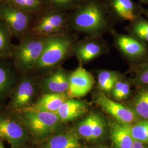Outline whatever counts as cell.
Returning <instances> with one entry per match:
<instances>
[{"mask_svg": "<svg viewBox=\"0 0 148 148\" xmlns=\"http://www.w3.org/2000/svg\"><path fill=\"white\" fill-rule=\"evenodd\" d=\"M69 16L70 32L86 36H103L115 29L101 0H83Z\"/></svg>", "mask_w": 148, "mask_h": 148, "instance_id": "1", "label": "cell"}, {"mask_svg": "<svg viewBox=\"0 0 148 148\" xmlns=\"http://www.w3.org/2000/svg\"><path fill=\"white\" fill-rule=\"evenodd\" d=\"M79 40L77 35L71 32L49 36L41 57L31 75H46L62 66L73 56L74 45Z\"/></svg>", "mask_w": 148, "mask_h": 148, "instance_id": "2", "label": "cell"}, {"mask_svg": "<svg viewBox=\"0 0 148 148\" xmlns=\"http://www.w3.org/2000/svg\"><path fill=\"white\" fill-rule=\"evenodd\" d=\"M48 38L28 33L18 44L13 46L10 59L19 73L32 72L42 53Z\"/></svg>", "mask_w": 148, "mask_h": 148, "instance_id": "3", "label": "cell"}, {"mask_svg": "<svg viewBox=\"0 0 148 148\" xmlns=\"http://www.w3.org/2000/svg\"><path fill=\"white\" fill-rule=\"evenodd\" d=\"M114 46L129 69H133L148 61V46L128 34H122L115 29L110 33Z\"/></svg>", "mask_w": 148, "mask_h": 148, "instance_id": "4", "label": "cell"}, {"mask_svg": "<svg viewBox=\"0 0 148 148\" xmlns=\"http://www.w3.org/2000/svg\"><path fill=\"white\" fill-rule=\"evenodd\" d=\"M32 21L31 13L18 8L10 2L0 5V23L12 38L21 40L29 33Z\"/></svg>", "mask_w": 148, "mask_h": 148, "instance_id": "5", "label": "cell"}, {"mask_svg": "<svg viewBox=\"0 0 148 148\" xmlns=\"http://www.w3.org/2000/svg\"><path fill=\"white\" fill-rule=\"evenodd\" d=\"M68 18L62 11L53 9L33 21L29 33L49 37L70 32Z\"/></svg>", "mask_w": 148, "mask_h": 148, "instance_id": "6", "label": "cell"}, {"mask_svg": "<svg viewBox=\"0 0 148 148\" xmlns=\"http://www.w3.org/2000/svg\"><path fill=\"white\" fill-rule=\"evenodd\" d=\"M21 121L36 137L43 138L54 132L62 122L54 112L46 111L21 112Z\"/></svg>", "mask_w": 148, "mask_h": 148, "instance_id": "7", "label": "cell"}, {"mask_svg": "<svg viewBox=\"0 0 148 148\" xmlns=\"http://www.w3.org/2000/svg\"><path fill=\"white\" fill-rule=\"evenodd\" d=\"M110 51V46L103 36H86L75 43L73 56L78 60L79 65L84 66L102 56L108 54Z\"/></svg>", "mask_w": 148, "mask_h": 148, "instance_id": "8", "label": "cell"}, {"mask_svg": "<svg viewBox=\"0 0 148 148\" xmlns=\"http://www.w3.org/2000/svg\"><path fill=\"white\" fill-rule=\"evenodd\" d=\"M112 24L115 25L124 21H131L142 16L144 8L132 0H103Z\"/></svg>", "mask_w": 148, "mask_h": 148, "instance_id": "9", "label": "cell"}, {"mask_svg": "<svg viewBox=\"0 0 148 148\" xmlns=\"http://www.w3.org/2000/svg\"><path fill=\"white\" fill-rule=\"evenodd\" d=\"M93 102L119 123L132 125L137 121V115L130 107L112 99L100 90L95 94Z\"/></svg>", "mask_w": 148, "mask_h": 148, "instance_id": "10", "label": "cell"}, {"mask_svg": "<svg viewBox=\"0 0 148 148\" xmlns=\"http://www.w3.org/2000/svg\"><path fill=\"white\" fill-rule=\"evenodd\" d=\"M21 77L13 90L9 104L11 109L15 111H21L32 105L35 95V85L30 74H22Z\"/></svg>", "mask_w": 148, "mask_h": 148, "instance_id": "11", "label": "cell"}, {"mask_svg": "<svg viewBox=\"0 0 148 148\" xmlns=\"http://www.w3.org/2000/svg\"><path fill=\"white\" fill-rule=\"evenodd\" d=\"M94 76L84 66H79L70 73L69 88L67 94L70 98L79 99L87 95L94 87Z\"/></svg>", "mask_w": 148, "mask_h": 148, "instance_id": "12", "label": "cell"}, {"mask_svg": "<svg viewBox=\"0 0 148 148\" xmlns=\"http://www.w3.org/2000/svg\"><path fill=\"white\" fill-rule=\"evenodd\" d=\"M76 132L80 137L89 141H95L103 137L106 122L100 115L92 112L76 125Z\"/></svg>", "mask_w": 148, "mask_h": 148, "instance_id": "13", "label": "cell"}, {"mask_svg": "<svg viewBox=\"0 0 148 148\" xmlns=\"http://www.w3.org/2000/svg\"><path fill=\"white\" fill-rule=\"evenodd\" d=\"M0 139L14 148L21 147L27 140V133L21 125L10 117H0Z\"/></svg>", "mask_w": 148, "mask_h": 148, "instance_id": "14", "label": "cell"}, {"mask_svg": "<svg viewBox=\"0 0 148 148\" xmlns=\"http://www.w3.org/2000/svg\"><path fill=\"white\" fill-rule=\"evenodd\" d=\"M70 73L62 65L45 75L40 83L43 94L67 93Z\"/></svg>", "mask_w": 148, "mask_h": 148, "instance_id": "15", "label": "cell"}, {"mask_svg": "<svg viewBox=\"0 0 148 148\" xmlns=\"http://www.w3.org/2000/svg\"><path fill=\"white\" fill-rule=\"evenodd\" d=\"M67 93L43 94L37 101L23 111H46L56 113L64 103L69 99Z\"/></svg>", "mask_w": 148, "mask_h": 148, "instance_id": "16", "label": "cell"}, {"mask_svg": "<svg viewBox=\"0 0 148 148\" xmlns=\"http://www.w3.org/2000/svg\"><path fill=\"white\" fill-rule=\"evenodd\" d=\"M89 104L84 101L69 98L56 112L62 122L73 121L83 116L88 111Z\"/></svg>", "mask_w": 148, "mask_h": 148, "instance_id": "17", "label": "cell"}, {"mask_svg": "<svg viewBox=\"0 0 148 148\" xmlns=\"http://www.w3.org/2000/svg\"><path fill=\"white\" fill-rule=\"evenodd\" d=\"M16 73L18 71L11 59L0 58V98L10 92Z\"/></svg>", "mask_w": 148, "mask_h": 148, "instance_id": "18", "label": "cell"}, {"mask_svg": "<svg viewBox=\"0 0 148 148\" xmlns=\"http://www.w3.org/2000/svg\"><path fill=\"white\" fill-rule=\"evenodd\" d=\"M111 140L116 148H132L134 140L131 136L129 125L114 123L110 127Z\"/></svg>", "mask_w": 148, "mask_h": 148, "instance_id": "19", "label": "cell"}, {"mask_svg": "<svg viewBox=\"0 0 148 148\" xmlns=\"http://www.w3.org/2000/svg\"><path fill=\"white\" fill-rule=\"evenodd\" d=\"M96 73L98 87L100 91L106 95L110 93L114 86L123 74L118 70L105 69H98Z\"/></svg>", "mask_w": 148, "mask_h": 148, "instance_id": "20", "label": "cell"}, {"mask_svg": "<svg viewBox=\"0 0 148 148\" xmlns=\"http://www.w3.org/2000/svg\"><path fill=\"white\" fill-rule=\"evenodd\" d=\"M138 90L131 101L130 107L138 116L148 120V86H137Z\"/></svg>", "mask_w": 148, "mask_h": 148, "instance_id": "21", "label": "cell"}, {"mask_svg": "<svg viewBox=\"0 0 148 148\" xmlns=\"http://www.w3.org/2000/svg\"><path fill=\"white\" fill-rule=\"evenodd\" d=\"M127 34L148 46V20L142 16H139L125 27Z\"/></svg>", "mask_w": 148, "mask_h": 148, "instance_id": "22", "label": "cell"}, {"mask_svg": "<svg viewBox=\"0 0 148 148\" xmlns=\"http://www.w3.org/2000/svg\"><path fill=\"white\" fill-rule=\"evenodd\" d=\"M44 148H81L77 136L72 132H64L51 138Z\"/></svg>", "mask_w": 148, "mask_h": 148, "instance_id": "23", "label": "cell"}, {"mask_svg": "<svg viewBox=\"0 0 148 148\" xmlns=\"http://www.w3.org/2000/svg\"><path fill=\"white\" fill-rule=\"evenodd\" d=\"M132 84L131 79H127L125 74H122L110 93L112 99L117 101H121L128 99L131 95Z\"/></svg>", "mask_w": 148, "mask_h": 148, "instance_id": "24", "label": "cell"}, {"mask_svg": "<svg viewBox=\"0 0 148 148\" xmlns=\"http://www.w3.org/2000/svg\"><path fill=\"white\" fill-rule=\"evenodd\" d=\"M10 33L0 23V58H10L14 45Z\"/></svg>", "mask_w": 148, "mask_h": 148, "instance_id": "25", "label": "cell"}, {"mask_svg": "<svg viewBox=\"0 0 148 148\" xmlns=\"http://www.w3.org/2000/svg\"><path fill=\"white\" fill-rule=\"evenodd\" d=\"M129 128L134 140L148 144V120L129 125Z\"/></svg>", "mask_w": 148, "mask_h": 148, "instance_id": "26", "label": "cell"}, {"mask_svg": "<svg viewBox=\"0 0 148 148\" xmlns=\"http://www.w3.org/2000/svg\"><path fill=\"white\" fill-rule=\"evenodd\" d=\"M128 71L133 74L131 79L132 84L137 86H148V61Z\"/></svg>", "mask_w": 148, "mask_h": 148, "instance_id": "27", "label": "cell"}, {"mask_svg": "<svg viewBox=\"0 0 148 148\" xmlns=\"http://www.w3.org/2000/svg\"><path fill=\"white\" fill-rule=\"evenodd\" d=\"M13 5L30 13H36L41 7V0H10Z\"/></svg>", "mask_w": 148, "mask_h": 148, "instance_id": "28", "label": "cell"}, {"mask_svg": "<svg viewBox=\"0 0 148 148\" xmlns=\"http://www.w3.org/2000/svg\"><path fill=\"white\" fill-rule=\"evenodd\" d=\"M83 0H47L48 3L53 5V9L59 11L71 8L74 9Z\"/></svg>", "mask_w": 148, "mask_h": 148, "instance_id": "29", "label": "cell"}, {"mask_svg": "<svg viewBox=\"0 0 148 148\" xmlns=\"http://www.w3.org/2000/svg\"><path fill=\"white\" fill-rule=\"evenodd\" d=\"M132 148H147L144 145L143 143H140L137 141H134Z\"/></svg>", "mask_w": 148, "mask_h": 148, "instance_id": "30", "label": "cell"}, {"mask_svg": "<svg viewBox=\"0 0 148 148\" xmlns=\"http://www.w3.org/2000/svg\"><path fill=\"white\" fill-rule=\"evenodd\" d=\"M142 15L144 16L145 18H147L148 20V8L147 9L144 8V10L143 12V13H142Z\"/></svg>", "mask_w": 148, "mask_h": 148, "instance_id": "31", "label": "cell"}, {"mask_svg": "<svg viewBox=\"0 0 148 148\" xmlns=\"http://www.w3.org/2000/svg\"><path fill=\"white\" fill-rule=\"evenodd\" d=\"M141 3L144 4H148V0H139Z\"/></svg>", "mask_w": 148, "mask_h": 148, "instance_id": "32", "label": "cell"}, {"mask_svg": "<svg viewBox=\"0 0 148 148\" xmlns=\"http://www.w3.org/2000/svg\"><path fill=\"white\" fill-rule=\"evenodd\" d=\"M0 148H5L2 142V140L0 139Z\"/></svg>", "mask_w": 148, "mask_h": 148, "instance_id": "33", "label": "cell"}, {"mask_svg": "<svg viewBox=\"0 0 148 148\" xmlns=\"http://www.w3.org/2000/svg\"><path fill=\"white\" fill-rule=\"evenodd\" d=\"M103 148V147H97V148Z\"/></svg>", "mask_w": 148, "mask_h": 148, "instance_id": "34", "label": "cell"}]
</instances>
